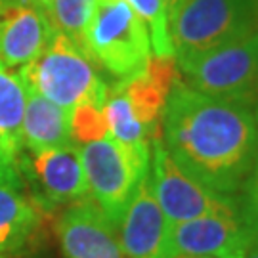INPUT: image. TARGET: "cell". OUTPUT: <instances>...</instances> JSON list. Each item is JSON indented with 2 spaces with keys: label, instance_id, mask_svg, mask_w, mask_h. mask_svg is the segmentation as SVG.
I'll use <instances>...</instances> for the list:
<instances>
[{
  "label": "cell",
  "instance_id": "cell-25",
  "mask_svg": "<svg viewBox=\"0 0 258 258\" xmlns=\"http://www.w3.org/2000/svg\"><path fill=\"white\" fill-rule=\"evenodd\" d=\"M0 2H6V0H0Z\"/></svg>",
  "mask_w": 258,
  "mask_h": 258
},
{
  "label": "cell",
  "instance_id": "cell-9",
  "mask_svg": "<svg viewBox=\"0 0 258 258\" xmlns=\"http://www.w3.org/2000/svg\"><path fill=\"white\" fill-rule=\"evenodd\" d=\"M55 233L65 258H126L117 226L90 197L65 207Z\"/></svg>",
  "mask_w": 258,
  "mask_h": 258
},
{
  "label": "cell",
  "instance_id": "cell-3",
  "mask_svg": "<svg viewBox=\"0 0 258 258\" xmlns=\"http://www.w3.org/2000/svg\"><path fill=\"white\" fill-rule=\"evenodd\" d=\"M83 48L94 63L119 81L146 71L153 57L148 25L124 0H96Z\"/></svg>",
  "mask_w": 258,
  "mask_h": 258
},
{
  "label": "cell",
  "instance_id": "cell-1",
  "mask_svg": "<svg viewBox=\"0 0 258 258\" xmlns=\"http://www.w3.org/2000/svg\"><path fill=\"white\" fill-rule=\"evenodd\" d=\"M161 130L170 157L218 194H235L258 157V119L252 109L197 92L180 79L166 98Z\"/></svg>",
  "mask_w": 258,
  "mask_h": 258
},
{
  "label": "cell",
  "instance_id": "cell-5",
  "mask_svg": "<svg viewBox=\"0 0 258 258\" xmlns=\"http://www.w3.org/2000/svg\"><path fill=\"white\" fill-rule=\"evenodd\" d=\"M174 59L201 54L254 31L252 0H176L168 10Z\"/></svg>",
  "mask_w": 258,
  "mask_h": 258
},
{
  "label": "cell",
  "instance_id": "cell-19",
  "mask_svg": "<svg viewBox=\"0 0 258 258\" xmlns=\"http://www.w3.org/2000/svg\"><path fill=\"white\" fill-rule=\"evenodd\" d=\"M241 218L247 224L252 237L258 241V157L245 180V201L241 209Z\"/></svg>",
  "mask_w": 258,
  "mask_h": 258
},
{
  "label": "cell",
  "instance_id": "cell-15",
  "mask_svg": "<svg viewBox=\"0 0 258 258\" xmlns=\"http://www.w3.org/2000/svg\"><path fill=\"white\" fill-rule=\"evenodd\" d=\"M27 86L21 75L0 63V140L14 157L23 151V115Z\"/></svg>",
  "mask_w": 258,
  "mask_h": 258
},
{
  "label": "cell",
  "instance_id": "cell-10",
  "mask_svg": "<svg viewBox=\"0 0 258 258\" xmlns=\"http://www.w3.org/2000/svg\"><path fill=\"white\" fill-rule=\"evenodd\" d=\"M252 241L256 239L252 237L241 214L201 216L172 224L170 228L172 256L185 254L197 258H233Z\"/></svg>",
  "mask_w": 258,
  "mask_h": 258
},
{
  "label": "cell",
  "instance_id": "cell-11",
  "mask_svg": "<svg viewBox=\"0 0 258 258\" xmlns=\"http://www.w3.org/2000/svg\"><path fill=\"white\" fill-rule=\"evenodd\" d=\"M170 228L148 178L142 180L120 218L117 231L126 258H172Z\"/></svg>",
  "mask_w": 258,
  "mask_h": 258
},
{
  "label": "cell",
  "instance_id": "cell-16",
  "mask_svg": "<svg viewBox=\"0 0 258 258\" xmlns=\"http://www.w3.org/2000/svg\"><path fill=\"white\" fill-rule=\"evenodd\" d=\"M148 25L151 50L157 57H174V48L168 31V6L166 0H124Z\"/></svg>",
  "mask_w": 258,
  "mask_h": 258
},
{
  "label": "cell",
  "instance_id": "cell-18",
  "mask_svg": "<svg viewBox=\"0 0 258 258\" xmlns=\"http://www.w3.org/2000/svg\"><path fill=\"white\" fill-rule=\"evenodd\" d=\"M69 128H71V140L77 146H84L109 136L103 115V103L84 102L77 105L69 113Z\"/></svg>",
  "mask_w": 258,
  "mask_h": 258
},
{
  "label": "cell",
  "instance_id": "cell-6",
  "mask_svg": "<svg viewBox=\"0 0 258 258\" xmlns=\"http://www.w3.org/2000/svg\"><path fill=\"white\" fill-rule=\"evenodd\" d=\"M88 197L115 226L134 197L138 185L149 174L151 155L136 153L105 136L81 146Z\"/></svg>",
  "mask_w": 258,
  "mask_h": 258
},
{
  "label": "cell",
  "instance_id": "cell-12",
  "mask_svg": "<svg viewBox=\"0 0 258 258\" xmlns=\"http://www.w3.org/2000/svg\"><path fill=\"white\" fill-rule=\"evenodd\" d=\"M54 31L46 12L21 0L0 2V63L23 69L48 46Z\"/></svg>",
  "mask_w": 258,
  "mask_h": 258
},
{
  "label": "cell",
  "instance_id": "cell-17",
  "mask_svg": "<svg viewBox=\"0 0 258 258\" xmlns=\"http://www.w3.org/2000/svg\"><path fill=\"white\" fill-rule=\"evenodd\" d=\"M96 0H54L50 10V21L55 31L83 46L84 31L92 19Z\"/></svg>",
  "mask_w": 258,
  "mask_h": 258
},
{
  "label": "cell",
  "instance_id": "cell-21",
  "mask_svg": "<svg viewBox=\"0 0 258 258\" xmlns=\"http://www.w3.org/2000/svg\"><path fill=\"white\" fill-rule=\"evenodd\" d=\"M21 2L31 4V6H35V8L46 12L48 16H50V10H52V4H54V0H21Z\"/></svg>",
  "mask_w": 258,
  "mask_h": 258
},
{
  "label": "cell",
  "instance_id": "cell-24",
  "mask_svg": "<svg viewBox=\"0 0 258 258\" xmlns=\"http://www.w3.org/2000/svg\"><path fill=\"white\" fill-rule=\"evenodd\" d=\"M172 258H197V256H185V254H176V256Z\"/></svg>",
  "mask_w": 258,
  "mask_h": 258
},
{
  "label": "cell",
  "instance_id": "cell-14",
  "mask_svg": "<svg viewBox=\"0 0 258 258\" xmlns=\"http://www.w3.org/2000/svg\"><path fill=\"white\" fill-rule=\"evenodd\" d=\"M67 144H73L69 111L27 88V103L23 115V149L27 153H38Z\"/></svg>",
  "mask_w": 258,
  "mask_h": 258
},
{
  "label": "cell",
  "instance_id": "cell-2",
  "mask_svg": "<svg viewBox=\"0 0 258 258\" xmlns=\"http://www.w3.org/2000/svg\"><path fill=\"white\" fill-rule=\"evenodd\" d=\"M18 73L27 88L69 113L84 102L105 103L109 90L92 57L59 31H54L37 59Z\"/></svg>",
  "mask_w": 258,
  "mask_h": 258
},
{
  "label": "cell",
  "instance_id": "cell-22",
  "mask_svg": "<svg viewBox=\"0 0 258 258\" xmlns=\"http://www.w3.org/2000/svg\"><path fill=\"white\" fill-rule=\"evenodd\" d=\"M233 258H258V241H252L249 247H245L243 252H239Z\"/></svg>",
  "mask_w": 258,
  "mask_h": 258
},
{
  "label": "cell",
  "instance_id": "cell-13",
  "mask_svg": "<svg viewBox=\"0 0 258 258\" xmlns=\"http://www.w3.org/2000/svg\"><path fill=\"white\" fill-rule=\"evenodd\" d=\"M42 224V209L18 166L0 172V258H23Z\"/></svg>",
  "mask_w": 258,
  "mask_h": 258
},
{
  "label": "cell",
  "instance_id": "cell-20",
  "mask_svg": "<svg viewBox=\"0 0 258 258\" xmlns=\"http://www.w3.org/2000/svg\"><path fill=\"white\" fill-rule=\"evenodd\" d=\"M16 166H18V157L12 155L6 149V146L2 144V140H0V172L8 170V168H16Z\"/></svg>",
  "mask_w": 258,
  "mask_h": 258
},
{
  "label": "cell",
  "instance_id": "cell-7",
  "mask_svg": "<svg viewBox=\"0 0 258 258\" xmlns=\"http://www.w3.org/2000/svg\"><path fill=\"white\" fill-rule=\"evenodd\" d=\"M149 184L157 203L170 224L212 214H241L239 205L231 195L218 194L187 174L166 151L161 136L151 142Z\"/></svg>",
  "mask_w": 258,
  "mask_h": 258
},
{
  "label": "cell",
  "instance_id": "cell-23",
  "mask_svg": "<svg viewBox=\"0 0 258 258\" xmlns=\"http://www.w3.org/2000/svg\"><path fill=\"white\" fill-rule=\"evenodd\" d=\"M174 2H176V0H166V6H168V10L174 6Z\"/></svg>",
  "mask_w": 258,
  "mask_h": 258
},
{
  "label": "cell",
  "instance_id": "cell-4",
  "mask_svg": "<svg viewBox=\"0 0 258 258\" xmlns=\"http://www.w3.org/2000/svg\"><path fill=\"white\" fill-rule=\"evenodd\" d=\"M178 73L194 90L243 105L258 103V31L222 46L176 59Z\"/></svg>",
  "mask_w": 258,
  "mask_h": 258
},
{
  "label": "cell",
  "instance_id": "cell-8",
  "mask_svg": "<svg viewBox=\"0 0 258 258\" xmlns=\"http://www.w3.org/2000/svg\"><path fill=\"white\" fill-rule=\"evenodd\" d=\"M18 170L27 185L29 194L42 211L61 205L77 203L88 197L81 146L67 144L18 157Z\"/></svg>",
  "mask_w": 258,
  "mask_h": 258
}]
</instances>
